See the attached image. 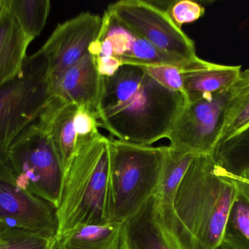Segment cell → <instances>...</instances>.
I'll return each mask as SVG.
<instances>
[{
  "label": "cell",
  "mask_w": 249,
  "mask_h": 249,
  "mask_svg": "<svg viewBox=\"0 0 249 249\" xmlns=\"http://www.w3.org/2000/svg\"><path fill=\"white\" fill-rule=\"evenodd\" d=\"M185 102L182 94L161 86L142 67L123 65L102 77L97 115L113 138L151 146L168 137Z\"/></svg>",
  "instance_id": "cell-1"
},
{
  "label": "cell",
  "mask_w": 249,
  "mask_h": 249,
  "mask_svg": "<svg viewBox=\"0 0 249 249\" xmlns=\"http://www.w3.org/2000/svg\"><path fill=\"white\" fill-rule=\"evenodd\" d=\"M238 194L212 155H196L176 194L171 222L162 230L167 241L174 249H219Z\"/></svg>",
  "instance_id": "cell-2"
},
{
  "label": "cell",
  "mask_w": 249,
  "mask_h": 249,
  "mask_svg": "<svg viewBox=\"0 0 249 249\" xmlns=\"http://www.w3.org/2000/svg\"><path fill=\"white\" fill-rule=\"evenodd\" d=\"M109 138L82 143L65 172L57 209L58 238L86 225L109 223Z\"/></svg>",
  "instance_id": "cell-3"
},
{
  "label": "cell",
  "mask_w": 249,
  "mask_h": 249,
  "mask_svg": "<svg viewBox=\"0 0 249 249\" xmlns=\"http://www.w3.org/2000/svg\"><path fill=\"white\" fill-rule=\"evenodd\" d=\"M109 138V223L123 225L158 192L168 146Z\"/></svg>",
  "instance_id": "cell-4"
},
{
  "label": "cell",
  "mask_w": 249,
  "mask_h": 249,
  "mask_svg": "<svg viewBox=\"0 0 249 249\" xmlns=\"http://www.w3.org/2000/svg\"><path fill=\"white\" fill-rule=\"evenodd\" d=\"M0 163L18 187L58 209L65 170L49 137L35 121L0 156Z\"/></svg>",
  "instance_id": "cell-5"
},
{
  "label": "cell",
  "mask_w": 249,
  "mask_h": 249,
  "mask_svg": "<svg viewBox=\"0 0 249 249\" xmlns=\"http://www.w3.org/2000/svg\"><path fill=\"white\" fill-rule=\"evenodd\" d=\"M49 98L46 63L37 51L19 76L0 86V156L37 119Z\"/></svg>",
  "instance_id": "cell-6"
},
{
  "label": "cell",
  "mask_w": 249,
  "mask_h": 249,
  "mask_svg": "<svg viewBox=\"0 0 249 249\" xmlns=\"http://www.w3.org/2000/svg\"><path fill=\"white\" fill-rule=\"evenodd\" d=\"M107 12L158 49L189 61L200 59L194 41L174 23L166 10L152 1L121 0Z\"/></svg>",
  "instance_id": "cell-7"
},
{
  "label": "cell",
  "mask_w": 249,
  "mask_h": 249,
  "mask_svg": "<svg viewBox=\"0 0 249 249\" xmlns=\"http://www.w3.org/2000/svg\"><path fill=\"white\" fill-rule=\"evenodd\" d=\"M229 91L185 102L167 139L168 147L180 153L213 155L231 99Z\"/></svg>",
  "instance_id": "cell-8"
},
{
  "label": "cell",
  "mask_w": 249,
  "mask_h": 249,
  "mask_svg": "<svg viewBox=\"0 0 249 249\" xmlns=\"http://www.w3.org/2000/svg\"><path fill=\"white\" fill-rule=\"evenodd\" d=\"M103 18L86 12L60 23L38 51L46 63L48 83L89 52L102 29Z\"/></svg>",
  "instance_id": "cell-9"
},
{
  "label": "cell",
  "mask_w": 249,
  "mask_h": 249,
  "mask_svg": "<svg viewBox=\"0 0 249 249\" xmlns=\"http://www.w3.org/2000/svg\"><path fill=\"white\" fill-rule=\"evenodd\" d=\"M0 221L44 236L58 237L57 209L16 186L0 163Z\"/></svg>",
  "instance_id": "cell-10"
},
{
  "label": "cell",
  "mask_w": 249,
  "mask_h": 249,
  "mask_svg": "<svg viewBox=\"0 0 249 249\" xmlns=\"http://www.w3.org/2000/svg\"><path fill=\"white\" fill-rule=\"evenodd\" d=\"M102 86V77L96 60L89 52L78 62L48 83V89L50 97L60 98L97 114Z\"/></svg>",
  "instance_id": "cell-11"
},
{
  "label": "cell",
  "mask_w": 249,
  "mask_h": 249,
  "mask_svg": "<svg viewBox=\"0 0 249 249\" xmlns=\"http://www.w3.org/2000/svg\"><path fill=\"white\" fill-rule=\"evenodd\" d=\"M77 106L51 96L35 121L53 145L67 171L77 149L74 117Z\"/></svg>",
  "instance_id": "cell-12"
},
{
  "label": "cell",
  "mask_w": 249,
  "mask_h": 249,
  "mask_svg": "<svg viewBox=\"0 0 249 249\" xmlns=\"http://www.w3.org/2000/svg\"><path fill=\"white\" fill-rule=\"evenodd\" d=\"M32 42L20 29L6 0L0 16V86L22 73Z\"/></svg>",
  "instance_id": "cell-13"
},
{
  "label": "cell",
  "mask_w": 249,
  "mask_h": 249,
  "mask_svg": "<svg viewBox=\"0 0 249 249\" xmlns=\"http://www.w3.org/2000/svg\"><path fill=\"white\" fill-rule=\"evenodd\" d=\"M196 156L193 153H180L169 148L158 192L154 197L155 219L162 230L171 222L176 194Z\"/></svg>",
  "instance_id": "cell-14"
},
{
  "label": "cell",
  "mask_w": 249,
  "mask_h": 249,
  "mask_svg": "<svg viewBox=\"0 0 249 249\" xmlns=\"http://www.w3.org/2000/svg\"><path fill=\"white\" fill-rule=\"evenodd\" d=\"M241 72V65L214 63L205 68L183 72L186 102H195L229 91L239 78Z\"/></svg>",
  "instance_id": "cell-15"
},
{
  "label": "cell",
  "mask_w": 249,
  "mask_h": 249,
  "mask_svg": "<svg viewBox=\"0 0 249 249\" xmlns=\"http://www.w3.org/2000/svg\"><path fill=\"white\" fill-rule=\"evenodd\" d=\"M154 197L122 225L121 249H174L157 222Z\"/></svg>",
  "instance_id": "cell-16"
},
{
  "label": "cell",
  "mask_w": 249,
  "mask_h": 249,
  "mask_svg": "<svg viewBox=\"0 0 249 249\" xmlns=\"http://www.w3.org/2000/svg\"><path fill=\"white\" fill-rule=\"evenodd\" d=\"M122 225H86L58 238L60 249H121Z\"/></svg>",
  "instance_id": "cell-17"
},
{
  "label": "cell",
  "mask_w": 249,
  "mask_h": 249,
  "mask_svg": "<svg viewBox=\"0 0 249 249\" xmlns=\"http://www.w3.org/2000/svg\"><path fill=\"white\" fill-rule=\"evenodd\" d=\"M249 125V69L241 72L232 87L225 123L216 146Z\"/></svg>",
  "instance_id": "cell-18"
},
{
  "label": "cell",
  "mask_w": 249,
  "mask_h": 249,
  "mask_svg": "<svg viewBox=\"0 0 249 249\" xmlns=\"http://www.w3.org/2000/svg\"><path fill=\"white\" fill-rule=\"evenodd\" d=\"M212 156L215 162L227 172L241 176L249 169V125L219 143Z\"/></svg>",
  "instance_id": "cell-19"
},
{
  "label": "cell",
  "mask_w": 249,
  "mask_h": 249,
  "mask_svg": "<svg viewBox=\"0 0 249 249\" xmlns=\"http://www.w3.org/2000/svg\"><path fill=\"white\" fill-rule=\"evenodd\" d=\"M7 5L31 40L40 35L51 10L49 0H7Z\"/></svg>",
  "instance_id": "cell-20"
},
{
  "label": "cell",
  "mask_w": 249,
  "mask_h": 249,
  "mask_svg": "<svg viewBox=\"0 0 249 249\" xmlns=\"http://www.w3.org/2000/svg\"><path fill=\"white\" fill-rule=\"evenodd\" d=\"M219 249H249V202L239 192L231 207Z\"/></svg>",
  "instance_id": "cell-21"
},
{
  "label": "cell",
  "mask_w": 249,
  "mask_h": 249,
  "mask_svg": "<svg viewBox=\"0 0 249 249\" xmlns=\"http://www.w3.org/2000/svg\"><path fill=\"white\" fill-rule=\"evenodd\" d=\"M0 249H60L58 237L44 236L0 221Z\"/></svg>",
  "instance_id": "cell-22"
},
{
  "label": "cell",
  "mask_w": 249,
  "mask_h": 249,
  "mask_svg": "<svg viewBox=\"0 0 249 249\" xmlns=\"http://www.w3.org/2000/svg\"><path fill=\"white\" fill-rule=\"evenodd\" d=\"M141 67L161 86L172 92L182 94L184 96V77L181 69L170 65Z\"/></svg>",
  "instance_id": "cell-23"
},
{
  "label": "cell",
  "mask_w": 249,
  "mask_h": 249,
  "mask_svg": "<svg viewBox=\"0 0 249 249\" xmlns=\"http://www.w3.org/2000/svg\"><path fill=\"white\" fill-rule=\"evenodd\" d=\"M165 10L171 20L181 29L183 25L196 21L205 14V7L191 0L172 1Z\"/></svg>",
  "instance_id": "cell-24"
},
{
  "label": "cell",
  "mask_w": 249,
  "mask_h": 249,
  "mask_svg": "<svg viewBox=\"0 0 249 249\" xmlns=\"http://www.w3.org/2000/svg\"><path fill=\"white\" fill-rule=\"evenodd\" d=\"M74 127L77 149L82 143L100 134L99 131L100 124L97 114L85 107L77 106L74 117Z\"/></svg>",
  "instance_id": "cell-25"
},
{
  "label": "cell",
  "mask_w": 249,
  "mask_h": 249,
  "mask_svg": "<svg viewBox=\"0 0 249 249\" xmlns=\"http://www.w3.org/2000/svg\"><path fill=\"white\" fill-rule=\"evenodd\" d=\"M229 175L235 181L240 194H242L249 202V182L241 177L236 176V175H232L231 173H229Z\"/></svg>",
  "instance_id": "cell-26"
},
{
  "label": "cell",
  "mask_w": 249,
  "mask_h": 249,
  "mask_svg": "<svg viewBox=\"0 0 249 249\" xmlns=\"http://www.w3.org/2000/svg\"><path fill=\"white\" fill-rule=\"evenodd\" d=\"M240 177H241V178H244V180L249 182V169L244 171Z\"/></svg>",
  "instance_id": "cell-27"
},
{
  "label": "cell",
  "mask_w": 249,
  "mask_h": 249,
  "mask_svg": "<svg viewBox=\"0 0 249 249\" xmlns=\"http://www.w3.org/2000/svg\"><path fill=\"white\" fill-rule=\"evenodd\" d=\"M6 5V0H0V16L2 13Z\"/></svg>",
  "instance_id": "cell-28"
}]
</instances>
